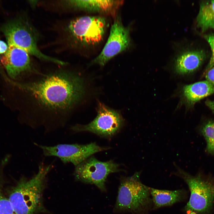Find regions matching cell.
I'll return each instance as SVG.
<instances>
[{
  "label": "cell",
  "mask_w": 214,
  "mask_h": 214,
  "mask_svg": "<svg viewBox=\"0 0 214 214\" xmlns=\"http://www.w3.org/2000/svg\"><path fill=\"white\" fill-rule=\"evenodd\" d=\"M53 167L52 163H40L34 176L22 178L10 190L8 198L16 214H35L41 210L47 176Z\"/></svg>",
  "instance_id": "2"
},
{
  "label": "cell",
  "mask_w": 214,
  "mask_h": 214,
  "mask_svg": "<svg viewBox=\"0 0 214 214\" xmlns=\"http://www.w3.org/2000/svg\"><path fill=\"white\" fill-rule=\"evenodd\" d=\"M205 104L214 113V100H207L205 102Z\"/></svg>",
  "instance_id": "22"
},
{
  "label": "cell",
  "mask_w": 214,
  "mask_h": 214,
  "mask_svg": "<svg viewBox=\"0 0 214 214\" xmlns=\"http://www.w3.org/2000/svg\"><path fill=\"white\" fill-rule=\"evenodd\" d=\"M123 123L124 120L119 112L98 102L97 115L92 121L85 125L76 124L72 126L70 129L75 133L88 131L109 138L117 133Z\"/></svg>",
  "instance_id": "8"
},
{
  "label": "cell",
  "mask_w": 214,
  "mask_h": 214,
  "mask_svg": "<svg viewBox=\"0 0 214 214\" xmlns=\"http://www.w3.org/2000/svg\"><path fill=\"white\" fill-rule=\"evenodd\" d=\"M105 18L97 16H85L72 21L69 32L76 43L84 48L97 45L103 40L106 27Z\"/></svg>",
  "instance_id": "6"
},
{
  "label": "cell",
  "mask_w": 214,
  "mask_h": 214,
  "mask_svg": "<svg viewBox=\"0 0 214 214\" xmlns=\"http://www.w3.org/2000/svg\"><path fill=\"white\" fill-rule=\"evenodd\" d=\"M10 81L28 93L38 106L52 114L70 110L82 99L85 93L82 78L64 71L45 75L34 82Z\"/></svg>",
  "instance_id": "1"
},
{
  "label": "cell",
  "mask_w": 214,
  "mask_h": 214,
  "mask_svg": "<svg viewBox=\"0 0 214 214\" xmlns=\"http://www.w3.org/2000/svg\"><path fill=\"white\" fill-rule=\"evenodd\" d=\"M1 31L4 34L8 45L22 49L29 55L42 60L63 65L65 62L48 56L39 49L37 38L34 29L26 21L18 19L10 21L2 26Z\"/></svg>",
  "instance_id": "4"
},
{
  "label": "cell",
  "mask_w": 214,
  "mask_h": 214,
  "mask_svg": "<svg viewBox=\"0 0 214 214\" xmlns=\"http://www.w3.org/2000/svg\"><path fill=\"white\" fill-rule=\"evenodd\" d=\"M8 46L4 41L0 40V54H4L7 51Z\"/></svg>",
  "instance_id": "21"
},
{
  "label": "cell",
  "mask_w": 214,
  "mask_h": 214,
  "mask_svg": "<svg viewBox=\"0 0 214 214\" xmlns=\"http://www.w3.org/2000/svg\"><path fill=\"white\" fill-rule=\"evenodd\" d=\"M173 164L176 170L172 174L183 179L188 185L191 192L186 209L191 213L207 212L211 207L214 200V182L204 179L200 175L193 176L174 162Z\"/></svg>",
  "instance_id": "5"
},
{
  "label": "cell",
  "mask_w": 214,
  "mask_h": 214,
  "mask_svg": "<svg viewBox=\"0 0 214 214\" xmlns=\"http://www.w3.org/2000/svg\"><path fill=\"white\" fill-rule=\"evenodd\" d=\"M130 43V29L124 25L120 18L117 16L111 26L103 48L92 63L103 66L115 56L128 49Z\"/></svg>",
  "instance_id": "10"
},
{
  "label": "cell",
  "mask_w": 214,
  "mask_h": 214,
  "mask_svg": "<svg viewBox=\"0 0 214 214\" xmlns=\"http://www.w3.org/2000/svg\"><path fill=\"white\" fill-rule=\"evenodd\" d=\"M121 0H82L66 1L70 6L75 9L92 12L112 13L123 2Z\"/></svg>",
  "instance_id": "13"
},
{
  "label": "cell",
  "mask_w": 214,
  "mask_h": 214,
  "mask_svg": "<svg viewBox=\"0 0 214 214\" xmlns=\"http://www.w3.org/2000/svg\"><path fill=\"white\" fill-rule=\"evenodd\" d=\"M201 131L206 141V150L214 155V121L207 122L202 127Z\"/></svg>",
  "instance_id": "17"
},
{
  "label": "cell",
  "mask_w": 214,
  "mask_h": 214,
  "mask_svg": "<svg viewBox=\"0 0 214 214\" xmlns=\"http://www.w3.org/2000/svg\"><path fill=\"white\" fill-rule=\"evenodd\" d=\"M7 52L0 56V64L12 79L27 73H37L32 67L29 54L25 50L8 45Z\"/></svg>",
  "instance_id": "11"
},
{
  "label": "cell",
  "mask_w": 214,
  "mask_h": 214,
  "mask_svg": "<svg viewBox=\"0 0 214 214\" xmlns=\"http://www.w3.org/2000/svg\"><path fill=\"white\" fill-rule=\"evenodd\" d=\"M197 26L202 32L214 30V0L202 2L196 18Z\"/></svg>",
  "instance_id": "16"
},
{
  "label": "cell",
  "mask_w": 214,
  "mask_h": 214,
  "mask_svg": "<svg viewBox=\"0 0 214 214\" xmlns=\"http://www.w3.org/2000/svg\"><path fill=\"white\" fill-rule=\"evenodd\" d=\"M213 93L214 85L206 80L184 86L181 96L183 101L191 106Z\"/></svg>",
  "instance_id": "12"
},
{
  "label": "cell",
  "mask_w": 214,
  "mask_h": 214,
  "mask_svg": "<svg viewBox=\"0 0 214 214\" xmlns=\"http://www.w3.org/2000/svg\"><path fill=\"white\" fill-rule=\"evenodd\" d=\"M149 189L154 209L171 205L182 201L185 197V192L183 189L170 191L150 187Z\"/></svg>",
  "instance_id": "15"
},
{
  "label": "cell",
  "mask_w": 214,
  "mask_h": 214,
  "mask_svg": "<svg viewBox=\"0 0 214 214\" xmlns=\"http://www.w3.org/2000/svg\"><path fill=\"white\" fill-rule=\"evenodd\" d=\"M206 80L214 85V66L205 72Z\"/></svg>",
  "instance_id": "20"
},
{
  "label": "cell",
  "mask_w": 214,
  "mask_h": 214,
  "mask_svg": "<svg viewBox=\"0 0 214 214\" xmlns=\"http://www.w3.org/2000/svg\"><path fill=\"white\" fill-rule=\"evenodd\" d=\"M205 55L202 51L183 52L177 57L174 63L175 72L180 75H185L197 69L203 61Z\"/></svg>",
  "instance_id": "14"
},
{
  "label": "cell",
  "mask_w": 214,
  "mask_h": 214,
  "mask_svg": "<svg viewBox=\"0 0 214 214\" xmlns=\"http://www.w3.org/2000/svg\"><path fill=\"white\" fill-rule=\"evenodd\" d=\"M119 167L118 164L112 160L101 161L91 156L75 167L74 175L76 180L94 185L105 192L107 177L111 173L122 171Z\"/></svg>",
  "instance_id": "7"
},
{
  "label": "cell",
  "mask_w": 214,
  "mask_h": 214,
  "mask_svg": "<svg viewBox=\"0 0 214 214\" xmlns=\"http://www.w3.org/2000/svg\"><path fill=\"white\" fill-rule=\"evenodd\" d=\"M204 38L210 45L212 51V55L206 69L205 72H206L214 66V34L205 35Z\"/></svg>",
  "instance_id": "19"
},
{
  "label": "cell",
  "mask_w": 214,
  "mask_h": 214,
  "mask_svg": "<svg viewBox=\"0 0 214 214\" xmlns=\"http://www.w3.org/2000/svg\"><path fill=\"white\" fill-rule=\"evenodd\" d=\"M141 173L136 172L131 176L120 178L113 209L114 213L144 214L149 209L152 201L149 187L140 180Z\"/></svg>",
  "instance_id": "3"
},
{
  "label": "cell",
  "mask_w": 214,
  "mask_h": 214,
  "mask_svg": "<svg viewBox=\"0 0 214 214\" xmlns=\"http://www.w3.org/2000/svg\"><path fill=\"white\" fill-rule=\"evenodd\" d=\"M34 144L41 150L45 156L57 157L64 163H71L75 167L93 154L110 149L100 146L95 143L86 144H60L53 146L43 145L36 143Z\"/></svg>",
  "instance_id": "9"
},
{
  "label": "cell",
  "mask_w": 214,
  "mask_h": 214,
  "mask_svg": "<svg viewBox=\"0 0 214 214\" xmlns=\"http://www.w3.org/2000/svg\"><path fill=\"white\" fill-rule=\"evenodd\" d=\"M0 214H16L8 198L4 195L0 184Z\"/></svg>",
  "instance_id": "18"
}]
</instances>
